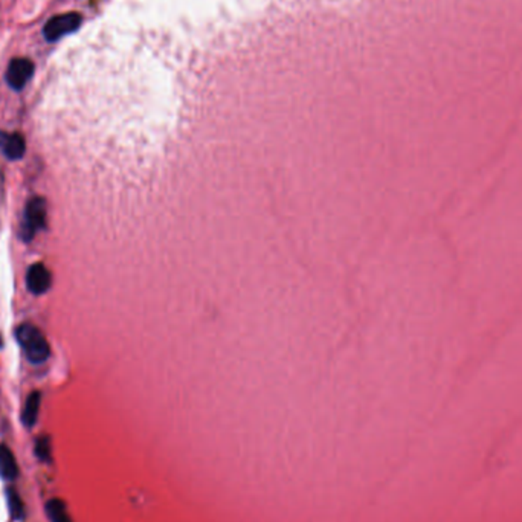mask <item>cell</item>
Returning <instances> with one entry per match:
<instances>
[{
	"label": "cell",
	"mask_w": 522,
	"mask_h": 522,
	"mask_svg": "<svg viewBox=\"0 0 522 522\" xmlns=\"http://www.w3.org/2000/svg\"><path fill=\"white\" fill-rule=\"evenodd\" d=\"M15 338L22 345L24 355H27V358L32 364H43L49 358V344L37 327H34L31 324L20 325L15 332Z\"/></svg>",
	"instance_id": "cell-1"
},
{
	"label": "cell",
	"mask_w": 522,
	"mask_h": 522,
	"mask_svg": "<svg viewBox=\"0 0 522 522\" xmlns=\"http://www.w3.org/2000/svg\"><path fill=\"white\" fill-rule=\"evenodd\" d=\"M83 23V15L80 13H64L49 19L43 27V36L48 41H57L66 34L75 32Z\"/></svg>",
	"instance_id": "cell-2"
},
{
	"label": "cell",
	"mask_w": 522,
	"mask_h": 522,
	"mask_svg": "<svg viewBox=\"0 0 522 522\" xmlns=\"http://www.w3.org/2000/svg\"><path fill=\"white\" fill-rule=\"evenodd\" d=\"M46 223V202L41 197H34L24 208V222L22 230V239L29 241Z\"/></svg>",
	"instance_id": "cell-3"
},
{
	"label": "cell",
	"mask_w": 522,
	"mask_h": 522,
	"mask_svg": "<svg viewBox=\"0 0 522 522\" xmlns=\"http://www.w3.org/2000/svg\"><path fill=\"white\" fill-rule=\"evenodd\" d=\"M34 75V63L29 58H14L6 67L5 78L10 87L14 90H22Z\"/></svg>",
	"instance_id": "cell-4"
},
{
	"label": "cell",
	"mask_w": 522,
	"mask_h": 522,
	"mask_svg": "<svg viewBox=\"0 0 522 522\" xmlns=\"http://www.w3.org/2000/svg\"><path fill=\"white\" fill-rule=\"evenodd\" d=\"M50 283H52V278H50V274L45 267V264L37 263V264H32L28 269L27 285L31 293L43 295L45 292L49 290Z\"/></svg>",
	"instance_id": "cell-5"
},
{
	"label": "cell",
	"mask_w": 522,
	"mask_h": 522,
	"mask_svg": "<svg viewBox=\"0 0 522 522\" xmlns=\"http://www.w3.org/2000/svg\"><path fill=\"white\" fill-rule=\"evenodd\" d=\"M0 148L8 159L17 161V159H22L27 151V142L20 133L0 132Z\"/></svg>",
	"instance_id": "cell-6"
},
{
	"label": "cell",
	"mask_w": 522,
	"mask_h": 522,
	"mask_svg": "<svg viewBox=\"0 0 522 522\" xmlns=\"http://www.w3.org/2000/svg\"><path fill=\"white\" fill-rule=\"evenodd\" d=\"M0 475L5 479H15L19 475V466L11 449L5 444H0Z\"/></svg>",
	"instance_id": "cell-7"
},
{
	"label": "cell",
	"mask_w": 522,
	"mask_h": 522,
	"mask_svg": "<svg viewBox=\"0 0 522 522\" xmlns=\"http://www.w3.org/2000/svg\"><path fill=\"white\" fill-rule=\"evenodd\" d=\"M40 393H32L29 397L27 399V403H24L23 408V414H22V422L31 428L32 425H36L37 418H38V411H40Z\"/></svg>",
	"instance_id": "cell-8"
},
{
	"label": "cell",
	"mask_w": 522,
	"mask_h": 522,
	"mask_svg": "<svg viewBox=\"0 0 522 522\" xmlns=\"http://www.w3.org/2000/svg\"><path fill=\"white\" fill-rule=\"evenodd\" d=\"M46 515L52 522H72L69 513L62 500H50L46 504Z\"/></svg>",
	"instance_id": "cell-9"
},
{
	"label": "cell",
	"mask_w": 522,
	"mask_h": 522,
	"mask_svg": "<svg viewBox=\"0 0 522 522\" xmlns=\"http://www.w3.org/2000/svg\"><path fill=\"white\" fill-rule=\"evenodd\" d=\"M8 504H10L11 515L15 519H20L23 516V502L20 500V495L15 491H8Z\"/></svg>",
	"instance_id": "cell-10"
},
{
	"label": "cell",
	"mask_w": 522,
	"mask_h": 522,
	"mask_svg": "<svg viewBox=\"0 0 522 522\" xmlns=\"http://www.w3.org/2000/svg\"><path fill=\"white\" fill-rule=\"evenodd\" d=\"M36 453H37L38 458L45 460V461H49V458H50L49 439H46V437H41V439L36 444Z\"/></svg>",
	"instance_id": "cell-11"
}]
</instances>
